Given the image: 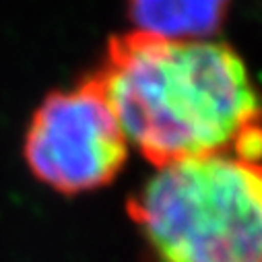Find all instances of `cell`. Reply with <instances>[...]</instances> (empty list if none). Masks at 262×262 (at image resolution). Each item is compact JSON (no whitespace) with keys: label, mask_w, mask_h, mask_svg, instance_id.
Instances as JSON below:
<instances>
[{"label":"cell","mask_w":262,"mask_h":262,"mask_svg":"<svg viewBox=\"0 0 262 262\" xmlns=\"http://www.w3.org/2000/svg\"><path fill=\"white\" fill-rule=\"evenodd\" d=\"M93 75L126 141L155 167L207 155L262 161V97L231 46L128 31Z\"/></svg>","instance_id":"obj_1"},{"label":"cell","mask_w":262,"mask_h":262,"mask_svg":"<svg viewBox=\"0 0 262 262\" xmlns=\"http://www.w3.org/2000/svg\"><path fill=\"white\" fill-rule=\"evenodd\" d=\"M231 0H128L133 31L163 39H207L223 25Z\"/></svg>","instance_id":"obj_4"},{"label":"cell","mask_w":262,"mask_h":262,"mask_svg":"<svg viewBox=\"0 0 262 262\" xmlns=\"http://www.w3.org/2000/svg\"><path fill=\"white\" fill-rule=\"evenodd\" d=\"M29 171L62 194L93 192L118 178L128 141L97 77L50 93L35 110L25 135Z\"/></svg>","instance_id":"obj_3"},{"label":"cell","mask_w":262,"mask_h":262,"mask_svg":"<svg viewBox=\"0 0 262 262\" xmlns=\"http://www.w3.org/2000/svg\"><path fill=\"white\" fill-rule=\"evenodd\" d=\"M128 217L147 262H262V161L207 155L157 167Z\"/></svg>","instance_id":"obj_2"}]
</instances>
